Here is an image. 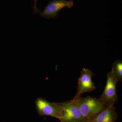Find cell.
Wrapping results in <instances>:
<instances>
[{"label": "cell", "mask_w": 122, "mask_h": 122, "mask_svg": "<svg viewBox=\"0 0 122 122\" xmlns=\"http://www.w3.org/2000/svg\"><path fill=\"white\" fill-rule=\"evenodd\" d=\"M76 100L81 113L87 122L108 106L99 99L90 96Z\"/></svg>", "instance_id": "obj_1"}, {"label": "cell", "mask_w": 122, "mask_h": 122, "mask_svg": "<svg viewBox=\"0 0 122 122\" xmlns=\"http://www.w3.org/2000/svg\"><path fill=\"white\" fill-rule=\"evenodd\" d=\"M61 110L60 122H87L79 110L76 99L65 102L56 103Z\"/></svg>", "instance_id": "obj_2"}, {"label": "cell", "mask_w": 122, "mask_h": 122, "mask_svg": "<svg viewBox=\"0 0 122 122\" xmlns=\"http://www.w3.org/2000/svg\"><path fill=\"white\" fill-rule=\"evenodd\" d=\"M118 82L111 71L107 73L106 86L102 93L98 98L107 106L114 105L118 102L116 85Z\"/></svg>", "instance_id": "obj_3"}, {"label": "cell", "mask_w": 122, "mask_h": 122, "mask_svg": "<svg viewBox=\"0 0 122 122\" xmlns=\"http://www.w3.org/2000/svg\"><path fill=\"white\" fill-rule=\"evenodd\" d=\"M94 74L89 69L82 68L81 76L78 79L77 92L73 99H78L81 97L83 94L90 92L96 89V86L92 80Z\"/></svg>", "instance_id": "obj_4"}, {"label": "cell", "mask_w": 122, "mask_h": 122, "mask_svg": "<svg viewBox=\"0 0 122 122\" xmlns=\"http://www.w3.org/2000/svg\"><path fill=\"white\" fill-rule=\"evenodd\" d=\"M35 106L38 114L41 116H50L60 120L61 110L56 103L50 102L41 98L37 99Z\"/></svg>", "instance_id": "obj_5"}, {"label": "cell", "mask_w": 122, "mask_h": 122, "mask_svg": "<svg viewBox=\"0 0 122 122\" xmlns=\"http://www.w3.org/2000/svg\"><path fill=\"white\" fill-rule=\"evenodd\" d=\"M74 5L72 0H52L48 3L44 11L41 12L40 15L48 19H56L61 9L66 7L71 8Z\"/></svg>", "instance_id": "obj_6"}, {"label": "cell", "mask_w": 122, "mask_h": 122, "mask_svg": "<svg viewBox=\"0 0 122 122\" xmlns=\"http://www.w3.org/2000/svg\"><path fill=\"white\" fill-rule=\"evenodd\" d=\"M118 116L114 105L108 106L88 122H116Z\"/></svg>", "instance_id": "obj_7"}, {"label": "cell", "mask_w": 122, "mask_h": 122, "mask_svg": "<svg viewBox=\"0 0 122 122\" xmlns=\"http://www.w3.org/2000/svg\"><path fill=\"white\" fill-rule=\"evenodd\" d=\"M111 72L115 78L119 81H122V62L118 60L115 62L112 65Z\"/></svg>", "instance_id": "obj_8"}, {"label": "cell", "mask_w": 122, "mask_h": 122, "mask_svg": "<svg viewBox=\"0 0 122 122\" xmlns=\"http://www.w3.org/2000/svg\"><path fill=\"white\" fill-rule=\"evenodd\" d=\"M32 1H34V4L33 7V10L35 14H40L41 13L40 10L38 9L37 7V0H32Z\"/></svg>", "instance_id": "obj_9"}, {"label": "cell", "mask_w": 122, "mask_h": 122, "mask_svg": "<svg viewBox=\"0 0 122 122\" xmlns=\"http://www.w3.org/2000/svg\"></svg>", "instance_id": "obj_10"}]
</instances>
